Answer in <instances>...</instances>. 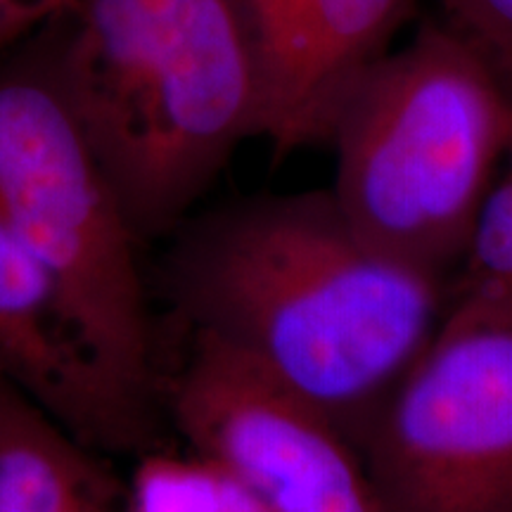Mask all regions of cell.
<instances>
[{
  "instance_id": "obj_1",
  "label": "cell",
  "mask_w": 512,
  "mask_h": 512,
  "mask_svg": "<svg viewBox=\"0 0 512 512\" xmlns=\"http://www.w3.org/2000/svg\"><path fill=\"white\" fill-rule=\"evenodd\" d=\"M169 287L195 332L318 403L358 448L448 302V280L363 240L330 188L202 216L174 249Z\"/></svg>"
},
{
  "instance_id": "obj_2",
  "label": "cell",
  "mask_w": 512,
  "mask_h": 512,
  "mask_svg": "<svg viewBox=\"0 0 512 512\" xmlns=\"http://www.w3.org/2000/svg\"><path fill=\"white\" fill-rule=\"evenodd\" d=\"M43 43L138 240L181 226L256 138L235 0H76Z\"/></svg>"
},
{
  "instance_id": "obj_3",
  "label": "cell",
  "mask_w": 512,
  "mask_h": 512,
  "mask_svg": "<svg viewBox=\"0 0 512 512\" xmlns=\"http://www.w3.org/2000/svg\"><path fill=\"white\" fill-rule=\"evenodd\" d=\"M512 133V83L448 22H425L339 110L332 195L363 240L451 280Z\"/></svg>"
},
{
  "instance_id": "obj_4",
  "label": "cell",
  "mask_w": 512,
  "mask_h": 512,
  "mask_svg": "<svg viewBox=\"0 0 512 512\" xmlns=\"http://www.w3.org/2000/svg\"><path fill=\"white\" fill-rule=\"evenodd\" d=\"M0 219L46 268L107 380L147 413L138 238L50 69L43 31L0 64Z\"/></svg>"
},
{
  "instance_id": "obj_5",
  "label": "cell",
  "mask_w": 512,
  "mask_h": 512,
  "mask_svg": "<svg viewBox=\"0 0 512 512\" xmlns=\"http://www.w3.org/2000/svg\"><path fill=\"white\" fill-rule=\"evenodd\" d=\"M361 456L384 512H512V330L441 320Z\"/></svg>"
},
{
  "instance_id": "obj_6",
  "label": "cell",
  "mask_w": 512,
  "mask_h": 512,
  "mask_svg": "<svg viewBox=\"0 0 512 512\" xmlns=\"http://www.w3.org/2000/svg\"><path fill=\"white\" fill-rule=\"evenodd\" d=\"M178 430L273 512H384L361 448L318 403L195 332L171 384Z\"/></svg>"
},
{
  "instance_id": "obj_7",
  "label": "cell",
  "mask_w": 512,
  "mask_h": 512,
  "mask_svg": "<svg viewBox=\"0 0 512 512\" xmlns=\"http://www.w3.org/2000/svg\"><path fill=\"white\" fill-rule=\"evenodd\" d=\"M420 0H235L259 98L256 138L275 159L328 143L356 83Z\"/></svg>"
},
{
  "instance_id": "obj_8",
  "label": "cell",
  "mask_w": 512,
  "mask_h": 512,
  "mask_svg": "<svg viewBox=\"0 0 512 512\" xmlns=\"http://www.w3.org/2000/svg\"><path fill=\"white\" fill-rule=\"evenodd\" d=\"M0 375L88 446L131 448L147 415L98 368L50 275L0 219Z\"/></svg>"
},
{
  "instance_id": "obj_9",
  "label": "cell",
  "mask_w": 512,
  "mask_h": 512,
  "mask_svg": "<svg viewBox=\"0 0 512 512\" xmlns=\"http://www.w3.org/2000/svg\"><path fill=\"white\" fill-rule=\"evenodd\" d=\"M0 512H128L126 491L88 444L3 375Z\"/></svg>"
},
{
  "instance_id": "obj_10",
  "label": "cell",
  "mask_w": 512,
  "mask_h": 512,
  "mask_svg": "<svg viewBox=\"0 0 512 512\" xmlns=\"http://www.w3.org/2000/svg\"><path fill=\"white\" fill-rule=\"evenodd\" d=\"M444 318L512 330V133L463 259L448 280Z\"/></svg>"
},
{
  "instance_id": "obj_11",
  "label": "cell",
  "mask_w": 512,
  "mask_h": 512,
  "mask_svg": "<svg viewBox=\"0 0 512 512\" xmlns=\"http://www.w3.org/2000/svg\"><path fill=\"white\" fill-rule=\"evenodd\" d=\"M128 512H273L228 467L192 451L152 453L126 489Z\"/></svg>"
},
{
  "instance_id": "obj_12",
  "label": "cell",
  "mask_w": 512,
  "mask_h": 512,
  "mask_svg": "<svg viewBox=\"0 0 512 512\" xmlns=\"http://www.w3.org/2000/svg\"><path fill=\"white\" fill-rule=\"evenodd\" d=\"M446 22L512 83V0H439Z\"/></svg>"
},
{
  "instance_id": "obj_13",
  "label": "cell",
  "mask_w": 512,
  "mask_h": 512,
  "mask_svg": "<svg viewBox=\"0 0 512 512\" xmlns=\"http://www.w3.org/2000/svg\"><path fill=\"white\" fill-rule=\"evenodd\" d=\"M76 0H0V55L55 24Z\"/></svg>"
}]
</instances>
